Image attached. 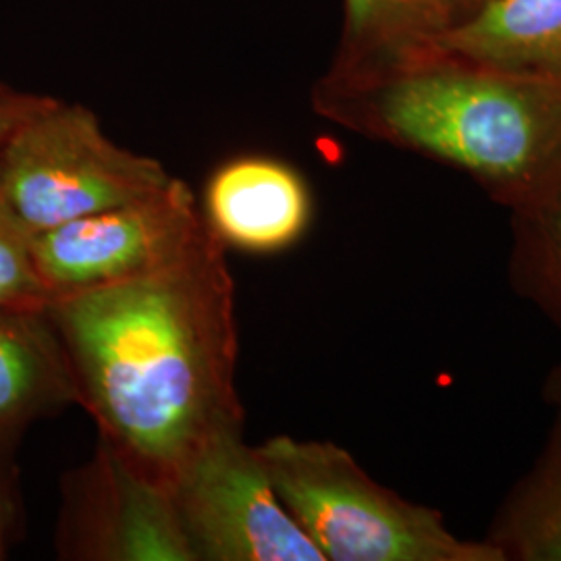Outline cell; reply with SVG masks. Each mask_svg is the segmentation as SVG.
<instances>
[{"label": "cell", "mask_w": 561, "mask_h": 561, "mask_svg": "<svg viewBox=\"0 0 561 561\" xmlns=\"http://www.w3.org/2000/svg\"><path fill=\"white\" fill-rule=\"evenodd\" d=\"M210 233L187 183L171 178L140 201L38 231L34 261L57 300L164 271L201 248Z\"/></svg>", "instance_id": "5b68a950"}, {"label": "cell", "mask_w": 561, "mask_h": 561, "mask_svg": "<svg viewBox=\"0 0 561 561\" xmlns=\"http://www.w3.org/2000/svg\"><path fill=\"white\" fill-rule=\"evenodd\" d=\"M460 2V18L468 11V9H472L477 2H481V0H458Z\"/></svg>", "instance_id": "ac0fdd59"}, {"label": "cell", "mask_w": 561, "mask_h": 561, "mask_svg": "<svg viewBox=\"0 0 561 561\" xmlns=\"http://www.w3.org/2000/svg\"><path fill=\"white\" fill-rule=\"evenodd\" d=\"M322 119L447 164L510 213L561 198V80L426 53L331 69L312 88Z\"/></svg>", "instance_id": "7a4b0ae2"}, {"label": "cell", "mask_w": 561, "mask_h": 561, "mask_svg": "<svg viewBox=\"0 0 561 561\" xmlns=\"http://www.w3.org/2000/svg\"><path fill=\"white\" fill-rule=\"evenodd\" d=\"M21 524L18 466L0 463V560L9 558V549L18 539Z\"/></svg>", "instance_id": "9a60e30c"}, {"label": "cell", "mask_w": 561, "mask_h": 561, "mask_svg": "<svg viewBox=\"0 0 561 561\" xmlns=\"http://www.w3.org/2000/svg\"><path fill=\"white\" fill-rule=\"evenodd\" d=\"M48 101L50 96L23 92L7 83H0V148L23 121L32 117Z\"/></svg>", "instance_id": "2e32d148"}, {"label": "cell", "mask_w": 561, "mask_h": 561, "mask_svg": "<svg viewBox=\"0 0 561 561\" xmlns=\"http://www.w3.org/2000/svg\"><path fill=\"white\" fill-rule=\"evenodd\" d=\"M78 405L59 335L46 312H0V463L15 454L32 424Z\"/></svg>", "instance_id": "9c48e42d"}, {"label": "cell", "mask_w": 561, "mask_h": 561, "mask_svg": "<svg viewBox=\"0 0 561 561\" xmlns=\"http://www.w3.org/2000/svg\"><path fill=\"white\" fill-rule=\"evenodd\" d=\"M433 50L561 80V0H481L443 32Z\"/></svg>", "instance_id": "30bf717a"}, {"label": "cell", "mask_w": 561, "mask_h": 561, "mask_svg": "<svg viewBox=\"0 0 561 561\" xmlns=\"http://www.w3.org/2000/svg\"><path fill=\"white\" fill-rule=\"evenodd\" d=\"M507 279L561 333V198L510 213Z\"/></svg>", "instance_id": "4fadbf2b"}, {"label": "cell", "mask_w": 561, "mask_h": 561, "mask_svg": "<svg viewBox=\"0 0 561 561\" xmlns=\"http://www.w3.org/2000/svg\"><path fill=\"white\" fill-rule=\"evenodd\" d=\"M312 194L291 164L262 157L222 162L204 185L202 217L225 248L279 254L312 222Z\"/></svg>", "instance_id": "ba28073f"}, {"label": "cell", "mask_w": 561, "mask_h": 561, "mask_svg": "<svg viewBox=\"0 0 561 561\" xmlns=\"http://www.w3.org/2000/svg\"><path fill=\"white\" fill-rule=\"evenodd\" d=\"M169 495L194 561H324L280 503L243 428L204 445Z\"/></svg>", "instance_id": "8992f818"}, {"label": "cell", "mask_w": 561, "mask_h": 561, "mask_svg": "<svg viewBox=\"0 0 561 561\" xmlns=\"http://www.w3.org/2000/svg\"><path fill=\"white\" fill-rule=\"evenodd\" d=\"M542 400L556 412H561V360L547 373L542 381Z\"/></svg>", "instance_id": "e0dca14e"}, {"label": "cell", "mask_w": 561, "mask_h": 561, "mask_svg": "<svg viewBox=\"0 0 561 561\" xmlns=\"http://www.w3.org/2000/svg\"><path fill=\"white\" fill-rule=\"evenodd\" d=\"M482 541L502 561H561V412L541 454L495 512Z\"/></svg>", "instance_id": "7c38bea8"}, {"label": "cell", "mask_w": 561, "mask_h": 561, "mask_svg": "<svg viewBox=\"0 0 561 561\" xmlns=\"http://www.w3.org/2000/svg\"><path fill=\"white\" fill-rule=\"evenodd\" d=\"M458 18V0H343L331 69L360 71L416 59L431 53Z\"/></svg>", "instance_id": "8fae6325"}, {"label": "cell", "mask_w": 561, "mask_h": 561, "mask_svg": "<svg viewBox=\"0 0 561 561\" xmlns=\"http://www.w3.org/2000/svg\"><path fill=\"white\" fill-rule=\"evenodd\" d=\"M46 314L102 445L164 491L243 428L236 283L215 233L164 271L62 296Z\"/></svg>", "instance_id": "6da1fadb"}, {"label": "cell", "mask_w": 561, "mask_h": 561, "mask_svg": "<svg viewBox=\"0 0 561 561\" xmlns=\"http://www.w3.org/2000/svg\"><path fill=\"white\" fill-rule=\"evenodd\" d=\"M55 547L60 560L194 561L169 491L102 443L60 482Z\"/></svg>", "instance_id": "52a82bcc"}, {"label": "cell", "mask_w": 561, "mask_h": 561, "mask_svg": "<svg viewBox=\"0 0 561 561\" xmlns=\"http://www.w3.org/2000/svg\"><path fill=\"white\" fill-rule=\"evenodd\" d=\"M285 510L324 561H502L461 539L442 512L382 486L331 442L271 437L256 447Z\"/></svg>", "instance_id": "3957f363"}, {"label": "cell", "mask_w": 561, "mask_h": 561, "mask_svg": "<svg viewBox=\"0 0 561 561\" xmlns=\"http://www.w3.org/2000/svg\"><path fill=\"white\" fill-rule=\"evenodd\" d=\"M169 181L161 162L111 140L90 108L53 96L0 148V187L36 233L140 201Z\"/></svg>", "instance_id": "277c9868"}, {"label": "cell", "mask_w": 561, "mask_h": 561, "mask_svg": "<svg viewBox=\"0 0 561 561\" xmlns=\"http://www.w3.org/2000/svg\"><path fill=\"white\" fill-rule=\"evenodd\" d=\"M34 236L0 187V312H46L53 300L36 268Z\"/></svg>", "instance_id": "5bb4252c"}]
</instances>
